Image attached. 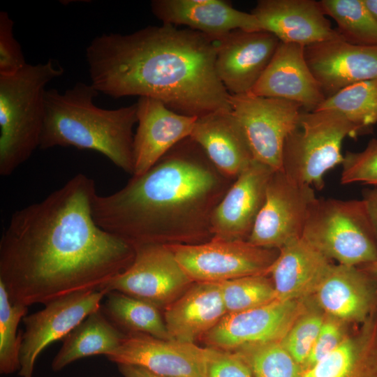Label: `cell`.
<instances>
[{"instance_id":"cell-1","label":"cell","mask_w":377,"mask_h":377,"mask_svg":"<svg viewBox=\"0 0 377 377\" xmlns=\"http://www.w3.org/2000/svg\"><path fill=\"white\" fill-rule=\"evenodd\" d=\"M94 181L80 173L43 200L15 211L0 240V281L27 306L103 290L126 269L134 247L98 226Z\"/></svg>"},{"instance_id":"cell-2","label":"cell","mask_w":377,"mask_h":377,"mask_svg":"<svg viewBox=\"0 0 377 377\" xmlns=\"http://www.w3.org/2000/svg\"><path fill=\"white\" fill-rule=\"evenodd\" d=\"M216 38L165 24L103 34L86 48L91 84L99 93L152 98L197 117L231 110V95L216 72Z\"/></svg>"},{"instance_id":"cell-3","label":"cell","mask_w":377,"mask_h":377,"mask_svg":"<svg viewBox=\"0 0 377 377\" xmlns=\"http://www.w3.org/2000/svg\"><path fill=\"white\" fill-rule=\"evenodd\" d=\"M234 180L187 138L120 190L96 193L93 217L101 228L133 246L207 242L213 237L214 212Z\"/></svg>"},{"instance_id":"cell-4","label":"cell","mask_w":377,"mask_h":377,"mask_svg":"<svg viewBox=\"0 0 377 377\" xmlns=\"http://www.w3.org/2000/svg\"><path fill=\"white\" fill-rule=\"evenodd\" d=\"M98 94L91 83L84 82L76 83L64 93L55 89L46 90L39 148L74 147L96 151L133 175L137 104L101 108L94 103Z\"/></svg>"},{"instance_id":"cell-5","label":"cell","mask_w":377,"mask_h":377,"mask_svg":"<svg viewBox=\"0 0 377 377\" xmlns=\"http://www.w3.org/2000/svg\"><path fill=\"white\" fill-rule=\"evenodd\" d=\"M53 59L27 64L17 73L0 75V175H10L40 146L46 85L64 74Z\"/></svg>"},{"instance_id":"cell-6","label":"cell","mask_w":377,"mask_h":377,"mask_svg":"<svg viewBox=\"0 0 377 377\" xmlns=\"http://www.w3.org/2000/svg\"><path fill=\"white\" fill-rule=\"evenodd\" d=\"M302 237L338 264L358 267L377 260L376 237L362 199L316 198Z\"/></svg>"},{"instance_id":"cell-7","label":"cell","mask_w":377,"mask_h":377,"mask_svg":"<svg viewBox=\"0 0 377 377\" xmlns=\"http://www.w3.org/2000/svg\"><path fill=\"white\" fill-rule=\"evenodd\" d=\"M364 133L337 112H302L284 142L281 171L298 183L322 189L325 174L343 163V140Z\"/></svg>"},{"instance_id":"cell-8","label":"cell","mask_w":377,"mask_h":377,"mask_svg":"<svg viewBox=\"0 0 377 377\" xmlns=\"http://www.w3.org/2000/svg\"><path fill=\"white\" fill-rule=\"evenodd\" d=\"M193 282H222L269 274L279 249L256 246L247 240H211L197 244L168 245Z\"/></svg>"},{"instance_id":"cell-9","label":"cell","mask_w":377,"mask_h":377,"mask_svg":"<svg viewBox=\"0 0 377 377\" xmlns=\"http://www.w3.org/2000/svg\"><path fill=\"white\" fill-rule=\"evenodd\" d=\"M230 108L253 157L273 170H281L286 138L297 126L302 107L297 103L251 94L230 96Z\"/></svg>"},{"instance_id":"cell-10","label":"cell","mask_w":377,"mask_h":377,"mask_svg":"<svg viewBox=\"0 0 377 377\" xmlns=\"http://www.w3.org/2000/svg\"><path fill=\"white\" fill-rule=\"evenodd\" d=\"M133 247L135 256L131 265L103 290H117L165 309L193 282L168 245L145 244Z\"/></svg>"},{"instance_id":"cell-11","label":"cell","mask_w":377,"mask_h":377,"mask_svg":"<svg viewBox=\"0 0 377 377\" xmlns=\"http://www.w3.org/2000/svg\"><path fill=\"white\" fill-rule=\"evenodd\" d=\"M316 199L313 186L291 179L281 170L274 171L247 241L258 246L280 249L302 237L309 207Z\"/></svg>"},{"instance_id":"cell-12","label":"cell","mask_w":377,"mask_h":377,"mask_svg":"<svg viewBox=\"0 0 377 377\" xmlns=\"http://www.w3.org/2000/svg\"><path fill=\"white\" fill-rule=\"evenodd\" d=\"M105 290L77 293L46 303L23 318L24 332L20 353V377H33L39 355L52 343L64 339L90 313L100 309Z\"/></svg>"},{"instance_id":"cell-13","label":"cell","mask_w":377,"mask_h":377,"mask_svg":"<svg viewBox=\"0 0 377 377\" xmlns=\"http://www.w3.org/2000/svg\"><path fill=\"white\" fill-rule=\"evenodd\" d=\"M306 311L302 300H276L249 310L227 313L201 340L207 347L230 352L281 341Z\"/></svg>"},{"instance_id":"cell-14","label":"cell","mask_w":377,"mask_h":377,"mask_svg":"<svg viewBox=\"0 0 377 377\" xmlns=\"http://www.w3.org/2000/svg\"><path fill=\"white\" fill-rule=\"evenodd\" d=\"M216 350L195 343L131 333L106 357L117 364L138 366L161 377H207L209 363Z\"/></svg>"},{"instance_id":"cell-15","label":"cell","mask_w":377,"mask_h":377,"mask_svg":"<svg viewBox=\"0 0 377 377\" xmlns=\"http://www.w3.org/2000/svg\"><path fill=\"white\" fill-rule=\"evenodd\" d=\"M216 39V72L230 95L251 91L280 43L274 34L263 30L237 29Z\"/></svg>"},{"instance_id":"cell-16","label":"cell","mask_w":377,"mask_h":377,"mask_svg":"<svg viewBox=\"0 0 377 377\" xmlns=\"http://www.w3.org/2000/svg\"><path fill=\"white\" fill-rule=\"evenodd\" d=\"M136 104L132 176L146 172L177 144L189 138L198 119L178 113L152 98L140 97Z\"/></svg>"},{"instance_id":"cell-17","label":"cell","mask_w":377,"mask_h":377,"mask_svg":"<svg viewBox=\"0 0 377 377\" xmlns=\"http://www.w3.org/2000/svg\"><path fill=\"white\" fill-rule=\"evenodd\" d=\"M274 171L253 161L237 177L214 212L212 239L248 240Z\"/></svg>"},{"instance_id":"cell-18","label":"cell","mask_w":377,"mask_h":377,"mask_svg":"<svg viewBox=\"0 0 377 377\" xmlns=\"http://www.w3.org/2000/svg\"><path fill=\"white\" fill-rule=\"evenodd\" d=\"M304 57L326 98L353 84L377 78V46L326 40L306 46Z\"/></svg>"},{"instance_id":"cell-19","label":"cell","mask_w":377,"mask_h":377,"mask_svg":"<svg viewBox=\"0 0 377 377\" xmlns=\"http://www.w3.org/2000/svg\"><path fill=\"white\" fill-rule=\"evenodd\" d=\"M251 13L261 29L274 34L280 42L306 47L326 40H343L331 27L320 1L260 0Z\"/></svg>"},{"instance_id":"cell-20","label":"cell","mask_w":377,"mask_h":377,"mask_svg":"<svg viewBox=\"0 0 377 377\" xmlns=\"http://www.w3.org/2000/svg\"><path fill=\"white\" fill-rule=\"evenodd\" d=\"M304 47L280 42L271 61L249 94L293 101L305 111H314L326 97L306 64Z\"/></svg>"},{"instance_id":"cell-21","label":"cell","mask_w":377,"mask_h":377,"mask_svg":"<svg viewBox=\"0 0 377 377\" xmlns=\"http://www.w3.org/2000/svg\"><path fill=\"white\" fill-rule=\"evenodd\" d=\"M313 295L339 321L363 323L377 311V282L356 266L332 263Z\"/></svg>"},{"instance_id":"cell-22","label":"cell","mask_w":377,"mask_h":377,"mask_svg":"<svg viewBox=\"0 0 377 377\" xmlns=\"http://www.w3.org/2000/svg\"><path fill=\"white\" fill-rule=\"evenodd\" d=\"M151 8L163 24L187 26L213 38L237 29L262 30L254 15L223 0H154Z\"/></svg>"},{"instance_id":"cell-23","label":"cell","mask_w":377,"mask_h":377,"mask_svg":"<svg viewBox=\"0 0 377 377\" xmlns=\"http://www.w3.org/2000/svg\"><path fill=\"white\" fill-rule=\"evenodd\" d=\"M227 314L219 282H193L164 309L171 340L195 343Z\"/></svg>"},{"instance_id":"cell-24","label":"cell","mask_w":377,"mask_h":377,"mask_svg":"<svg viewBox=\"0 0 377 377\" xmlns=\"http://www.w3.org/2000/svg\"><path fill=\"white\" fill-rule=\"evenodd\" d=\"M189 138L221 173L231 179H235L255 161L231 110L198 117Z\"/></svg>"},{"instance_id":"cell-25","label":"cell","mask_w":377,"mask_h":377,"mask_svg":"<svg viewBox=\"0 0 377 377\" xmlns=\"http://www.w3.org/2000/svg\"><path fill=\"white\" fill-rule=\"evenodd\" d=\"M331 264L302 237L288 243L269 271L276 300H302L313 295Z\"/></svg>"},{"instance_id":"cell-26","label":"cell","mask_w":377,"mask_h":377,"mask_svg":"<svg viewBox=\"0 0 377 377\" xmlns=\"http://www.w3.org/2000/svg\"><path fill=\"white\" fill-rule=\"evenodd\" d=\"M126 335L105 317L100 307L63 339L52 362V369L61 371L73 362L91 355L106 357L119 347Z\"/></svg>"},{"instance_id":"cell-27","label":"cell","mask_w":377,"mask_h":377,"mask_svg":"<svg viewBox=\"0 0 377 377\" xmlns=\"http://www.w3.org/2000/svg\"><path fill=\"white\" fill-rule=\"evenodd\" d=\"M101 309L105 317L125 334L141 333L170 339L163 314L154 304L125 293L108 291Z\"/></svg>"},{"instance_id":"cell-28","label":"cell","mask_w":377,"mask_h":377,"mask_svg":"<svg viewBox=\"0 0 377 377\" xmlns=\"http://www.w3.org/2000/svg\"><path fill=\"white\" fill-rule=\"evenodd\" d=\"M377 343V311L356 337H346L328 355L304 370L302 377H348L357 362Z\"/></svg>"},{"instance_id":"cell-29","label":"cell","mask_w":377,"mask_h":377,"mask_svg":"<svg viewBox=\"0 0 377 377\" xmlns=\"http://www.w3.org/2000/svg\"><path fill=\"white\" fill-rule=\"evenodd\" d=\"M314 111H332L367 133L377 123V78L349 85L327 97Z\"/></svg>"},{"instance_id":"cell-30","label":"cell","mask_w":377,"mask_h":377,"mask_svg":"<svg viewBox=\"0 0 377 377\" xmlns=\"http://www.w3.org/2000/svg\"><path fill=\"white\" fill-rule=\"evenodd\" d=\"M320 3L324 13L335 20L337 31L346 42L377 46V22L363 0H321Z\"/></svg>"},{"instance_id":"cell-31","label":"cell","mask_w":377,"mask_h":377,"mask_svg":"<svg viewBox=\"0 0 377 377\" xmlns=\"http://www.w3.org/2000/svg\"><path fill=\"white\" fill-rule=\"evenodd\" d=\"M28 306L11 300L0 281V373L10 375L20 369L22 332L17 331Z\"/></svg>"},{"instance_id":"cell-32","label":"cell","mask_w":377,"mask_h":377,"mask_svg":"<svg viewBox=\"0 0 377 377\" xmlns=\"http://www.w3.org/2000/svg\"><path fill=\"white\" fill-rule=\"evenodd\" d=\"M269 274H258L219 282L227 313L256 308L276 300Z\"/></svg>"},{"instance_id":"cell-33","label":"cell","mask_w":377,"mask_h":377,"mask_svg":"<svg viewBox=\"0 0 377 377\" xmlns=\"http://www.w3.org/2000/svg\"><path fill=\"white\" fill-rule=\"evenodd\" d=\"M249 367L253 377H302V369L280 341L233 351Z\"/></svg>"},{"instance_id":"cell-34","label":"cell","mask_w":377,"mask_h":377,"mask_svg":"<svg viewBox=\"0 0 377 377\" xmlns=\"http://www.w3.org/2000/svg\"><path fill=\"white\" fill-rule=\"evenodd\" d=\"M325 319L321 313L306 311L295 322L280 341L302 369Z\"/></svg>"},{"instance_id":"cell-35","label":"cell","mask_w":377,"mask_h":377,"mask_svg":"<svg viewBox=\"0 0 377 377\" xmlns=\"http://www.w3.org/2000/svg\"><path fill=\"white\" fill-rule=\"evenodd\" d=\"M341 165V184L362 182L377 186V139H371L362 151L346 152Z\"/></svg>"},{"instance_id":"cell-36","label":"cell","mask_w":377,"mask_h":377,"mask_svg":"<svg viewBox=\"0 0 377 377\" xmlns=\"http://www.w3.org/2000/svg\"><path fill=\"white\" fill-rule=\"evenodd\" d=\"M14 21L8 13L0 12V75L17 73L27 64L13 34Z\"/></svg>"},{"instance_id":"cell-37","label":"cell","mask_w":377,"mask_h":377,"mask_svg":"<svg viewBox=\"0 0 377 377\" xmlns=\"http://www.w3.org/2000/svg\"><path fill=\"white\" fill-rule=\"evenodd\" d=\"M339 322L333 318L325 319L309 355L302 367V371L313 366L328 355L346 337Z\"/></svg>"},{"instance_id":"cell-38","label":"cell","mask_w":377,"mask_h":377,"mask_svg":"<svg viewBox=\"0 0 377 377\" xmlns=\"http://www.w3.org/2000/svg\"><path fill=\"white\" fill-rule=\"evenodd\" d=\"M207 377H253L245 361L236 353L216 350L208 365Z\"/></svg>"},{"instance_id":"cell-39","label":"cell","mask_w":377,"mask_h":377,"mask_svg":"<svg viewBox=\"0 0 377 377\" xmlns=\"http://www.w3.org/2000/svg\"><path fill=\"white\" fill-rule=\"evenodd\" d=\"M362 200L364 203L377 240V186L365 189L363 191Z\"/></svg>"},{"instance_id":"cell-40","label":"cell","mask_w":377,"mask_h":377,"mask_svg":"<svg viewBox=\"0 0 377 377\" xmlns=\"http://www.w3.org/2000/svg\"><path fill=\"white\" fill-rule=\"evenodd\" d=\"M117 367L124 377H161L138 366L120 364Z\"/></svg>"},{"instance_id":"cell-41","label":"cell","mask_w":377,"mask_h":377,"mask_svg":"<svg viewBox=\"0 0 377 377\" xmlns=\"http://www.w3.org/2000/svg\"><path fill=\"white\" fill-rule=\"evenodd\" d=\"M358 267L377 282V260L358 266Z\"/></svg>"},{"instance_id":"cell-42","label":"cell","mask_w":377,"mask_h":377,"mask_svg":"<svg viewBox=\"0 0 377 377\" xmlns=\"http://www.w3.org/2000/svg\"><path fill=\"white\" fill-rule=\"evenodd\" d=\"M367 10L377 22V0H363Z\"/></svg>"}]
</instances>
